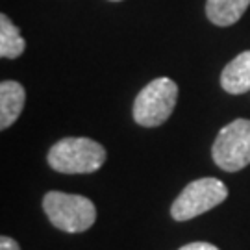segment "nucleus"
Here are the masks:
<instances>
[{"mask_svg":"<svg viewBox=\"0 0 250 250\" xmlns=\"http://www.w3.org/2000/svg\"><path fill=\"white\" fill-rule=\"evenodd\" d=\"M46 160L62 174H91L104 165L106 148L89 137H65L50 146Z\"/></svg>","mask_w":250,"mask_h":250,"instance_id":"nucleus-1","label":"nucleus"},{"mask_svg":"<svg viewBox=\"0 0 250 250\" xmlns=\"http://www.w3.org/2000/svg\"><path fill=\"white\" fill-rule=\"evenodd\" d=\"M43 209L52 226L67 233L85 232L97 221V208L83 195L48 191L43 197Z\"/></svg>","mask_w":250,"mask_h":250,"instance_id":"nucleus-2","label":"nucleus"},{"mask_svg":"<svg viewBox=\"0 0 250 250\" xmlns=\"http://www.w3.org/2000/svg\"><path fill=\"white\" fill-rule=\"evenodd\" d=\"M178 85L170 78H156L146 83L134 100V121L143 128L161 126L174 111Z\"/></svg>","mask_w":250,"mask_h":250,"instance_id":"nucleus-3","label":"nucleus"},{"mask_svg":"<svg viewBox=\"0 0 250 250\" xmlns=\"http://www.w3.org/2000/svg\"><path fill=\"white\" fill-rule=\"evenodd\" d=\"M228 197V188L217 178H200L188 184L170 206V217L178 223L191 221L198 215L223 204Z\"/></svg>","mask_w":250,"mask_h":250,"instance_id":"nucleus-4","label":"nucleus"},{"mask_svg":"<svg viewBox=\"0 0 250 250\" xmlns=\"http://www.w3.org/2000/svg\"><path fill=\"white\" fill-rule=\"evenodd\" d=\"M211 158L219 169L237 172L250 165V119H235L221 128L211 146Z\"/></svg>","mask_w":250,"mask_h":250,"instance_id":"nucleus-5","label":"nucleus"},{"mask_svg":"<svg viewBox=\"0 0 250 250\" xmlns=\"http://www.w3.org/2000/svg\"><path fill=\"white\" fill-rule=\"evenodd\" d=\"M221 87L230 95L250 91V50L235 56L221 72Z\"/></svg>","mask_w":250,"mask_h":250,"instance_id":"nucleus-6","label":"nucleus"},{"mask_svg":"<svg viewBox=\"0 0 250 250\" xmlns=\"http://www.w3.org/2000/svg\"><path fill=\"white\" fill-rule=\"evenodd\" d=\"M26 91L13 80H4L0 83V128L8 130L19 119L24 107Z\"/></svg>","mask_w":250,"mask_h":250,"instance_id":"nucleus-7","label":"nucleus"},{"mask_svg":"<svg viewBox=\"0 0 250 250\" xmlns=\"http://www.w3.org/2000/svg\"><path fill=\"white\" fill-rule=\"evenodd\" d=\"M250 0H206V17L215 26H232L245 15Z\"/></svg>","mask_w":250,"mask_h":250,"instance_id":"nucleus-8","label":"nucleus"},{"mask_svg":"<svg viewBox=\"0 0 250 250\" xmlns=\"http://www.w3.org/2000/svg\"><path fill=\"white\" fill-rule=\"evenodd\" d=\"M26 48V41L22 39L17 26L11 22V19L2 13L0 15V56L6 60H15Z\"/></svg>","mask_w":250,"mask_h":250,"instance_id":"nucleus-9","label":"nucleus"},{"mask_svg":"<svg viewBox=\"0 0 250 250\" xmlns=\"http://www.w3.org/2000/svg\"><path fill=\"white\" fill-rule=\"evenodd\" d=\"M178 250H219L215 245L211 243H206V241H195V243H188V245H184L182 249Z\"/></svg>","mask_w":250,"mask_h":250,"instance_id":"nucleus-10","label":"nucleus"},{"mask_svg":"<svg viewBox=\"0 0 250 250\" xmlns=\"http://www.w3.org/2000/svg\"><path fill=\"white\" fill-rule=\"evenodd\" d=\"M0 250H21V245H19L13 237L2 235V237H0Z\"/></svg>","mask_w":250,"mask_h":250,"instance_id":"nucleus-11","label":"nucleus"},{"mask_svg":"<svg viewBox=\"0 0 250 250\" xmlns=\"http://www.w3.org/2000/svg\"><path fill=\"white\" fill-rule=\"evenodd\" d=\"M111 2H121V0H111Z\"/></svg>","mask_w":250,"mask_h":250,"instance_id":"nucleus-12","label":"nucleus"}]
</instances>
